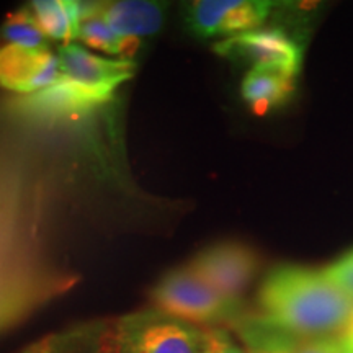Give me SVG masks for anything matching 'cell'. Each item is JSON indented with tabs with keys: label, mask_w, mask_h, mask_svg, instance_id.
<instances>
[{
	"label": "cell",
	"mask_w": 353,
	"mask_h": 353,
	"mask_svg": "<svg viewBox=\"0 0 353 353\" xmlns=\"http://www.w3.org/2000/svg\"><path fill=\"white\" fill-rule=\"evenodd\" d=\"M205 343L206 353H249L224 325L205 327Z\"/></svg>",
	"instance_id": "cell-16"
},
{
	"label": "cell",
	"mask_w": 353,
	"mask_h": 353,
	"mask_svg": "<svg viewBox=\"0 0 353 353\" xmlns=\"http://www.w3.org/2000/svg\"><path fill=\"white\" fill-rule=\"evenodd\" d=\"M345 330H352V332H353V316H352V319H350V324L347 325Z\"/></svg>",
	"instance_id": "cell-18"
},
{
	"label": "cell",
	"mask_w": 353,
	"mask_h": 353,
	"mask_svg": "<svg viewBox=\"0 0 353 353\" xmlns=\"http://www.w3.org/2000/svg\"><path fill=\"white\" fill-rule=\"evenodd\" d=\"M275 8L268 0H196L185 8V23L198 38L226 39L262 28Z\"/></svg>",
	"instance_id": "cell-7"
},
{
	"label": "cell",
	"mask_w": 353,
	"mask_h": 353,
	"mask_svg": "<svg viewBox=\"0 0 353 353\" xmlns=\"http://www.w3.org/2000/svg\"><path fill=\"white\" fill-rule=\"evenodd\" d=\"M187 267L224 298L241 301L257 275L260 260L252 247L241 242H219L203 249Z\"/></svg>",
	"instance_id": "cell-6"
},
{
	"label": "cell",
	"mask_w": 353,
	"mask_h": 353,
	"mask_svg": "<svg viewBox=\"0 0 353 353\" xmlns=\"http://www.w3.org/2000/svg\"><path fill=\"white\" fill-rule=\"evenodd\" d=\"M327 280L353 303V247L322 268Z\"/></svg>",
	"instance_id": "cell-15"
},
{
	"label": "cell",
	"mask_w": 353,
	"mask_h": 353,
	"mask_svg": "<svg viewBox=\"0 0 353 353\" xmlns=\"http://www.w3.org/2000/svg\"><path fill=\"white\" fill-rule=\"evenodd\" d=\"M259 316L278 330L301 339L341 337L350 324L353 303L322 270L278 265L259 290Z\"/></svg>",
	"instance_id": "cell-1"
},
{
	"label": "cell",
	"mask_w": 353,
	"mask_h": 353,
	"mask_svg": "<svg viewBox=\"0 0 353 353\" xmlns=\"http://www.w3.org/2000/svg\"><path fill=\"white\" fill-rule=\"evenodd\" d=\"M15 353H114L113 321H88L70 325Z\"/></svg>",
	"instance_id": "cell-10"
},
{
	"label": "cell",
	"mask_w": 353,
	"mask_h": 353,
	"mask_svg": "<svg viewBox=\"0 0 353 353\" xmlns=\"http://www.w3.org/2000/svg\"><path fill=\"white\" fill-rule=\"evenodd\" d=\"M61 76L90 97L100 107L113 99L121 83L134 76L131 59H107L97 56L79 43H68L57 50Z\"/></svg>",
	"instance_id": "cell-4"
},
{
	"label": "cell",
	"mask_w": 353,
	"mask_h": 353,
	"mask_svg": "<svg viewBox=\"0 0 353 353\" xmlns=\"http://www.w3.org/2000/svg\"><path fill=\"white\" fill-rule=\"evenodd\" d=\"M296 88V77L280 69L250 68L241 85V95L255 114H267L286 105Z\"/></svg>",
	"instance_id": "cell-11"
},
{
	"label": "cell",
	"mask_w": 353,
	"mask_h": 353,
	"mask_svg": "<svg viewBox=\"0 0 353 353\" xmlns=\"http://www.w3.org/2000/svg\"><path fill=\"white\" fill-rule=\"evenodd\" d=\"M77 39L94 50H100L112 56H120L121 59H131L141 46V41L118 34L100 15L88 8V3L83 2Z\"/></svg>",
	"instance_id": "cell-13"
},
{
	"label": "cell",
	"mask_w": 353,
	"mask_h": 353,
	"mask_svg": "<svg viewBox=\"0 0 353 353\" xmlns=\"http://www.w3.org/2000/svg\"><path fill=\"white\" fill-rule=\"evenodd\" d=\"M0 38L10 46L26 48V50H48V38L39 30L28 7L10 13L0 28Z\"/></svg>",
	"instance_id": "cell-14"
},
{
	"label": "cell",
	"mask_w": 353,
	"mask_h": 353,
	"mask_svg": "<svg viewBox=\"0 0 353 353\" xmlns=\"http://www.w3.org/2000/svg\"><path fill=\"white\" fill-rule=\"evenodd\" d=\"M151 301L159 311L198 327H232L245 314L241 301L224 298L188 267L167 272L152 288Z\"/></svg>",
	"instance_id": "cell-2"
},
{
	"label": "cell",
	"mask_w": 353,
	"mask_h": 353,
	"mask_svg": "<svg viewBox=\"0 0 353 353\" xmlns=\"http://www.w3.org/2000/svg\"><path fill=\"white\" fill-rule=\"evenodd\" d=\"M213 51L229 61L252 68L280 69L296 77L303 65V46L280 28H257L213 44Z\"/></svg>",
	"instance_id": "cell-5"
},
{
	"label": "cell",
	"mask_w": 353,
	"mask_h": 353,
	"mask_svg": "<svg viewBox=\"0 0 353 353\" xmlns=\"http://www.w3.org/2000/svg\"><path fill=\"white\" fill-rule=\"evenodd\" d=\"M59 76V57L50 48L26 50L10 44L0 48V87L25 97L52 85Z\"/></svg>",
	"instance_id": "cell-8"
},
{
	"label": "cell",
	"mask_w": 353,
	"mask_h": 353,
	"mask_svg": "<svg viewBox=\"0 0 353 353\" xmlns=\"http://www.w3.org/2000/svg\"><path fill=\"white\" fill-rule=\"evenodd\" d=\"M88 8L100 15L118 34L136 41L157 34L165 21V6L157 2H88Z\"/></svg>",
	"instance_id": "cell-9"
},
{
	"label": "cell",
	"mask_w": 353,
	"mask_h": 353,
	"mask_svg": "<svg viewBox=\"0 0 353 353\" xmlns=\"http://www.w3.org/2000/svg\"><path fill=\"white\" fill-rule=\"evenodd\" d=\"M247 350H249V353H278L273 350H265V348H247Z\"/></svg>",
	"instance_id": "cell-17"
},
{
	"label": "cell",
	"mask_w": 353,
	"mask_h": 353,
	"mask_svg": "<svg viewBox=\"0 0 353 353\" xmlns=\"http://www.w3.org/2000/svg\"><path fill=\"white\" fill-rule=\"evenodd\" d=\"M113 345L114 353H206L205 327L141 309L113 321Z\"/></svg>",
	"instance_id": "cell-3"
},
{
	"label": "cell",
	"mask_w": 353,
	"mask_h": 353,
	"mask_svg": "<svg viewBox=\"0 0 353 353\" xmlns=\"http://www.w3.org/2000/svg\"><path fill=\"white\" fill-rule=\"evenodd\" d=\"M28 8L46 38L63 41L64 44L77 39L82 19V2L37 0L30 3Z\"/></svg>",
	"instance_id": "cell-12"
}]
</instances>
